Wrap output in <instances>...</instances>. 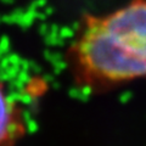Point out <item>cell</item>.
I'll list each match as a JSON object with an SVG mask.
<instances>
[{"label": "cell", "instance_id": "obj_1", "mask_svg": "<svg viewBox=\"0 0 146 146\" xmlns=\"http://www.w3.org/2000/svg\"><path fill=\"white\" fill-rule=\"evenodd\" d=\"M70 65L91 89L146 79V0L89 17L71 45Z\"/></svg>", "mask_w": 146, "mask_h": 146}, {"label": "cell", "instance_id": "obj_2", "mask_svg": "<svg viewBox=\"0 0 146 146\" xmlns=\"http://www.w3.org/2000/svg\"><path fill=\"white\" fill-rule=\"evenodd\" d=\"M25 133L22 110L0 80V146H17Z\"/></svg>", "mask_w": 146, "mask_h": 146}]
</instances>
